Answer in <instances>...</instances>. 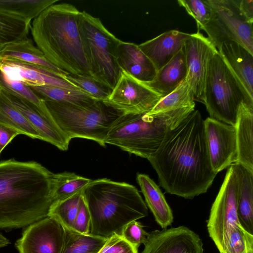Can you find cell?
Listing matches in <instances>:
<instances>
[{
	"mask_svg": "<svg viewBox=\"0 0 253 253\" xmlns=\"http://www.w3.org/2000/svg\"><path fill=\"white\" fill-rule=\"evenodd\" d=\"M147 160L167 193L191 199L207 192L217 174L211 165L199 111L193 110L169 130Z\"/></svg>",
	"mask_w": 253,
	"mask_h": 253,
	"instance_id": "cell-1",
	"label": "cell"
},
{
	"mask_svg": "<svg viewBox=\"0 0 253 253\" xmlns=\"http://www.w3.org/2000/svg\"><path fill=\"white\" fill-rule=\"evenodd\" d=\"M54 173L35 161L0 162V229L25 228L47 216Z\"/></svg>",
	"mask_w": 253,
	"mask_h": 253,
	"instance_id": "cell-2",
	"label": "cell"
},
{
	"mask_svg": "<svg viewBox=\"0 0 253 253\" xmlns=\"http://www.w3.org/2000/svg\"><path fill=\"white\" fill-rule=\"evenodd\" d=\"M80 12L71 4H52L32 21L30 31L52 64L67 74L91 77L80 35Z\"/></svg>",
	"mask_w": 253,
	"mask_h": 253,
	"instance_id": "cell-3",
	"label": "cell"
},
{
	"mask_svg": "<svg viewBox=\"0 0 253 253\" xmlns=\"http://www.w3.org/2000/svg\"><path fill=\"white\" fill-rule=\"evenodd\" d=\"M91 217L90 234L108 238L130 221L148 215L147 206L133 185L108 178L92 180L82 191Z\"/></svg>",
	"mask_w": 253,
	"mask_h": 253,
	"instance_id": "cell-4",
	"label": "cell"
},
{
	"mask_svg": "<svg viewBox=\"0 0 253 253\" xmlns=\"http://www.w3.org/2000/svg\"><path fill=\"white\" fill-rule=\"evenodd\" d=\"M194 108L185 107L154 114L123 115L112 125L105 143L148 159L158 149L167 132Z\"/></svg>",
	"mask_w": 253,
	"mask_h": 253,
	"instance_id": "cell-5",
	"label": "cell"
},
{
	"mask_svg": "<svg viewBox=\"0 0 253 253\" xmlns=\"http://www.w3.org/2000/svg\"><path fill=\"white\" fill-rule=\"evenodd\" d=\"M54 122L71 139L82 138L105 147V139L112 125L122 114L101 101L76 104L43 100Z\"/></svg>",
	"mask_w": 253,
	"mask_h": 253,
	"instance_id": "cell-6",
	"label": "cell"
},
{
	"mask_svg": "<svg viewBox=\"0 0 253 253\" xmlns=\"http://www.w3.org/2000/svg\"><path fill=\"white\" fill-rule=\"evenodd\" d=\"M79 29L91 77L112 90L120 77L118 48L121 40L109 32L99 18L81 11Z\"/></svg>",
	"mask_w": 253,
	"mask_h": 253,
	"instance_id": "cell-7",
	"label": "cell"
},
{
	"mask_svg": "<svg viewBox=\"0 0 253 253\" xmlns=\"http://www.w3.org/2000/svg\"><path fill=\"white\" fill-rule=\"evenodd\" d=\"M253 105L218 52L211 59L205 85L203 103L210 117L235 126L240 104Z\"/></svg>",
	"mask_w": 253,
	"mask_h": 253,
	"instance_id": "cell-8",
	"label": "cell"
},
{
	"mask_svg": "<svg viewBox=\"0 0 253 253\" xmlns=\"http://www.w3.org/2000/svg\"><path fill=\"white\" fill-rule=\"evenodd\" d=\"M211 13L202 29L218 51L222 44L234 42L253 55V27L240 11L237 0H208Z\"/></svg>",
	"mask_w": 253,
	"mask_h": 253,
	"instance_id": "cell-9",
	"label": "cell"
},
{
	"mask_svg": "<svg viewBox=\"0 0 253 253\" xmlns=\"http://www.w3.org/2000/svg\"><path fill=\"white\" fill-rule=\"evenodd\" d=\"M237 176L233 164L227 169L207 220L209 236L220 253L224 251L231 228L240 224L237 215Z\"/></svg>",
	"mask_w": 253,
	"mask_h": 253,
	"instance_id": "cell-10",
	"label": "cell"
},
{
	"mask_svg": "<svg viewBox=\"0 0 253 253\" xmlns=\"http://www.w3.org/2000/svg\"><path fill=\"white\" fill-rule=\"evenodd\" d=\"M163 97L124 71L109 95L102 101L122 115L150 112Z\"/></svg>",
	"mask_w": 253,
	"mask_h": 253,
	"instance_id": "cell-11",
	"label": "cell"
},
{
	"mask_svg": "<svg viewBox=\"0 0 253 253\" xmlns=\"http://www.w3.org/2000/svg\"><path fill=\"white\" fill-rule=\"evenodd\" d=\"M187 74L195 100L202 102L206 78L211 61L218 52L209 39L200 31L191 34L185 43Z\"/></svg>",
	"mask_w": 253,
	"mask_h": 253,
	"instance_id": "cell-12",
	"label": "cell"
},
{
	"mask_svg": "<svg viewBox=\"0 0 253 253\" xmlns=\"http://www.w3.org/2000/svg\"><path fill=\"white\" fill-rule=\"evenodd\" d=\"M64 235V228L47 216L24 228L14 245L19 253H60Z\"/></svg>",
	"mask_w": 253,
	"mask_h": 253,
	"instance_id": "cell-13",
	"label": "cell"
},
{
	"mask_svg": "<svg viewBox=\"0 0 253 253\" xmlns=\"http://www.w3.org/2000/svg\"><path fill=\"white\" fill-rule=\"evenodd\" d=\"M204 126L211 165L217 174L237 161L235 127L210 117L204 120Z\"/></svg>",
	"mask_w": 253,
	"mask_h": 253,
	"instance_id": "cell-14",
	"label": "cell"
},
{
	"mask_svg": "<svg viewBox=\"0 0 253 253\" xmlns=\"http://www.w3.org/2000/svg\"><path fill=\"white\" fill-rule=\"evenodd\" d=\"M141 253H203L199 236L189 228L179 226L148 233Z\"/></svg>",
	"mask_w": 253,
	"mask_h": 253,
	"instance_id": "cell-15",
	"label": "cell"
},
{
	"mask_svg": "<svg viewBox=\"0 0 253 253\" xmlns=\"http://www.w3.org/2000/svg\"><path fill=\"white\" fill-rule=\"evenodd\" d=\"M1 95L17 109L36 129L42 140L47 142L62 151H66L71 139L58 126L44 117L27 101L0 90Z\"/></svg>",
	"mask_w": 253,
	"mask_h": 253,
	"instance_id": "cell-16",
	"label": "cell"
},
{
	"mask_svg": "<svg viewBox=\"0 0 253 253\" xmlns=\"http://www.w3.org/2000/svg\"><path fill=\"white\" fill-rule=\"evenodd\" d=\"M0 70L9 79L21 82L29 87L54 86L82 90L44 69L20 61L0 60Z\"/></svg>",
	"mask_w": 253,
	"mask_h": 253,
	"instance_id": "cell-17",
	"label": "cell"
},
{
	"mask_svg": "<svg viewBox=\"0 0 253 253\" xmlns=\"http://www.w3.org/2000/svg\"><path fill=\"white\" fill-rule=\"evenodd\" d=\"M191 36V34L172 30L138 45L152 62L157 72L184 47Z\"/></svg>",
	"mask_w": 253,
	"mask_h": 253,
	"instance_id": "cell-18",
	"label": "cell"
},
{
	"mask_svg": "<svg viewBox=\"0 0 253 253\" xmlns=\"http://www.w3.org/2000/svg\"><path fill=\"white\" fill-rule=\"evenodd\" d=\"M218 52L242 87L253 99V55L234 42L222 44Z\"/></svg>",
	"mask_w": 253,
	"mask_h": 253,
	"instance_id": "cell-19",
	"label": "cell"
},
{
	"mask_svg": "<svg viewBox=\"0 0 253 253\" xmlns=\"http://www.w3.org/2000/svg\"><path fill=\"white\" fill-rule=\"evenodd\" d=\"M117 61L121 70L141 82H151L156 75L152 62L134 43L121 41Z\"/></svg>",
	"mask_w": 253,
	"mask_h": 253,
	"instance_id": "cell-20",
	"label": "cell"
},
{
	"mask_svg": "<svg viewBox=\"0 0 253 253\" xmlns=\"http://www.w3.org/2000/svg\"><path fill=\"white\" fill-rule=\"evenodd\" d=\"M0 60L20 61L35 65L62 77L67 74L52 64L30 39H26L2 46Z\"/></svg>",
	"mask_w": 253,
	"mask_h": 253,
	"instance_id": "cell-21",
	"label": "cell"
},
{
	"mask_svg": "<svg viewBox=\"0 0 253 253\" xmlns=\"http://www.w3.org/2000/svg\"><path fill=\"white\" fill-rule=\"evenodd\" d=\"M253 105L242 102L239 105L235 127L237 159L240 164L253 172Z\"/></svg>",
	"mask_w": 253,
	"mask_h": 253,
	"instance_id": "cell-22",
	"label": "cell"
},
{
	"mask_svg": "<svg viewBox=\"0 0 253 253\" xmlns=\"http://www.w3.org/2000/svg\"><path fill=\"white\" fill-rule=\"evenodd\" d=\"M187 68L184 47L157 72L154 78L145 83L163 98L172 92L185 79Z\"/></svg>",
	"mask_w": 253,
	"mask_h": 253,
	"instance_id": "cell-23",
	"label": "cell"
},
{
	"mask_svg": "<svg viewBox=\"0 0 253 253\" xmlns=\"http://www.w3.org/2000/svg\"><path fill=\"white\" fill-rule=\"evenodd\" d=\"M136 180L143 193L147 206L157 223L163 229L173 220L172 211L157 184L147 174L137 173Z\"/></svg>",
	"mask_w": 253,
	"mask_h": 253,
	"instance_id": "cell-24",
	"label": "cell"
},
{
	"mask_svg": "<svg viewBox=\"0 0 253 253\" xmlns=\"http://www.w3.org/2000/svg\"><path fill=\"white\" fill-rule=\"evenodd\" d=\"M238 181L237 215L241 225L253 234V172L234 163Z\"/></svg>",
	"mask_w": 253,
	"mask_h": 253,
	"instance_id": "cell-25",
	"label": "cell"
},
{
	"mask_svg": "<svg viewBox=\"0 0 253 253\" xmlns=\"http://www.w3.org/2000/svg\"><path fill=\"white\" fill-rule=\"evenodd\" d=\"M43 100L87 106L97 100L83 90L54 86L29 87Z\"/></svg>",
	"mask_w": 253,
	"mask_h": 253,
	"instance_id": "cell-26",
	"label": "cell"
},
{
	"mask_svg": "<svg viewBox=\"0 0 253 253\" xmlns=\"http://www.w3.org/2000/svg\"><path fill=\"white\" fill-rule=\"evenodd\" d=\"M60 253H98L107 239L91 234H81L65 229Z\"/></svg>",
	"mask_w": 253,
	"mask_h": 253,
	"instance_id": "cell-27",
	"label": "cell"
},
{
	"mask_svg": "<svg viewBox=\"0 0 253 253\" xmlns=\"http://www.w3.org/2000/svg\"><path fill=\"white\" fill-rule=\"evenodd\" d=\"M92 180L73 172L54 173L52 180L53 202L64 200L82 191Z\"/></svg>",
	"mask_w": 253,
	"mask_h": 253,
	"instance_id": "cell-28",
	"label": "cell"
},
{
	"mask_svg": "<svg viewBox=\"0 0 253 253\" xmlns=\"http://www.w3.org/2000/svg\"><path fill=\"white\" fill-rule=\"evenodd\" d=\"M58 0H0V11L32 21Z\"/></svg>",
	"mask_w": 253,
	"mask_h": 253,
	"instance_id": "cell-29",
	"label": "cell"
},
{
	"mask_svg": "<svg viewBox=\"0 0 253 253\" xmlns=\"http://www.w3.org/2000/svg\"><path fill=\"white\" fill-rule=\"evenodd\" d=\"M0 90L27 101L37 108L47 119L55 124L42 99L22 82L9 79L1 70Z\"/></svg>",
	"mask_w": 253,
	"mask_h": 253,
	"instance_id": "cell-30",
	"label": "cell"
},
{
	"mask_svg": "<svg viewBox=\"0 0 253 253\" xmlns=\"http://www.w3.org/2000/svg\"><path fill=\"white\" fill-rule=\"evenodd\" d=\"M195 96L186 77L172 92L163 97L148 114H154L185 107L195 108Z\"/></svg>",
	"mask_w": 253,
	"mask_h": 253,
	"instance_id": "cell-31",
	"label": "cell"
},
{
	"mask_svg": "<svg viewBox=\"0 0 253 253\" xmlns=\"http://www.w3.org/2000/svg\"><path fill=\"white\" fill-rule=\"evenodd\" d=\"M0 124L18 131L20 134L42 140L39 132L27 119L0 93Z\"/></svg>",
	"mask_w": 253,
	"mask_h": 253,
	"instance_id": "cell-32",
	"label": "cell"
},
{
	"mask_svg": "<svg viewBox=\"0 0 253 253\" xmlns=\"http://www.w3.org/2000/svg\"><path fill=\"white\" fill-rule=\"evenodd\" d=\"M31 22L21 17L0 11V45L27 38Z\"/></svg>",
	"mask_w": 253,
	"mask_h": 253,
	"instance_id": "cell-33",
	"label": "cell"
},
{
	"mask_svg": "<svg viewBox=\"0 0 253 253\" xmlns=\"http://www.w3.org/2000/svg\"><path fill=\"white\" fill-rule=\"evenodd\" d=\"M82 191L64 200L54 201L47 216L54 218L64 228L73 230L83 197Z\"/></svg>",
	"mask_w": 253,
	"mask_h": 253,
	"instance_id": "cell-34",
	"label": "cell"
},
{
	"mask_svg": "<svg viewBox=\"0 0 253 253\" xmlns=\"http://www.w3.org/2000/svg\"><path fill=\"white\" fill-rule=\"evenodd\" d=\"M223 253H253V234L240 224L231 229Z\"/></svg>",
	"mask_w": 253,
	"mask_h": 253,
	"instance_id": "cell-35",
	"label": "cell"
},
{
	"mask_svg": "<svg viewBox=\"0 0 253 253\" xmlns=\"http://www.w3.org/2000/svg\"><path fill=\"white\" fill-rule=\"evenodd\" d=\"M62 78L72 84L82 89L97 101H102L111 90L90 77L65 74Z\"/></svg>",
	"mask_w": 253,
	"mask_h": 253,
	"instance_id": "cell-36",
	"label": "cell"
},
{
	"mask_svg": "<svg viewBox=\"0 0 253 253\" xmlns=\"http://www.w3.org/2000/svg\"><path fill=\"white\" fill-rule=\"evenodd\" d=\"M177 2L195 20L198 31L209 21L211 10L208 0H178Z\"/></svg>",
	"mask_w": 253,
	"mask_h": 253,
	"instance_id": "cell-37",
	"label": "cell"
},
{
	"mask_svg": "<svg viewBox=\"0 0 253 253\" xmlns=\"http://www.w3.org/2000/svg\"><path fill=\"white\" fill-rule=\"evenodd\" d=\"M120 235L127 242L138 250L146 241L148 233L140 222L133 220L123 227Z\"/></svg>",
	"mask_w": 253,
	"mask_h": 253,
	"instance_id": "cell-38",
	"label": "cell"
},
{
	"mask_svg": "<svg viewBox=\"0 0 253 253\" xmlns=\"http://www.w3.org/2000/svg\"><path fill=\"white\" fill-rule=\"evenodd\" d=\"M98 253H138L120 234H115L107 240Z\"/></svg>",
	"mask_w": 253,
	"mask_h": 253,
	"instance_id": "cell-39",
	"label": "cell"
},
{
	"mask_svg": "<svg viewBox=\"0 0 253 253\" xmlns=\"http://www.w3.org/2000/svg\"><path fill=\"white\" fill-rule=\"evenodd\" d=\"M90 214L85 202L82 197L73 230L78 233L87 235L90 234Z\"/></svg>",
	"mask_w": 253,
	"mask_h": 253,
	"instance_id": "cell-40",
	"label": "cell"
},
{
	"mask_svg": "<svg viewBox=\"0 0 253 253\" xmlns=\"http://www.w3.org/2000/svg\"><path fill=\"white\" fill-rule=\"evenodd\" d=\"M20 134L16 130L0 124V152L17 135Z\"/></svg>",
	"mask_w": 253,
	"mask_h": 253,
	"instance_id": "cell-41",
	"label": "cell"
},
{
	"mask_svg": "<svg viewBox=\"0 0 253 253\" xmlns=\"http://www.w3.org/2000/svg\"><path fill=\"white\" fill-rule=\"evenodd\" d=\"M237 1L241 12L250 22L253 23V0H237Z\"/></svg>",
	"mask_w": 253,
	"mask_h": 253,
	"instance_id": "cell-42",
	"label": "cell"
},
{
	"mask_svg": "<svg viewBox=\"0 0 253 253\" xmlns=\"http://www.w3.org/2000/svg\"><path fill=\"white\" fill-rule=\"evenodd\" d=\"M10 243V241L0 233V248L7 246Z\"/></svg>",
	"mask_w": 253,
	"mask_h": 253,
	"instance_id": "cell-43",
	"label": "cell"
},
{
	"mask_svg": "<svg viewBox=\"0 0 253 253\" xmlns=\"http://www.w3.org/2000/svg\"><path fill=\"white\" fill-rule=\"evenodd\" d=\"M1 46H2L0 45V47H1Z\"/></svg>",
	"mask_w": 253,
	"mask_h": 253,
	"instance_id": "cell-44",
	"label": "cell"
},
{
	"mask_svg": "<svg viewBox=\"0 0 253 253\" xmlns=\"http://www.w3.org/2000/svg\"><path fill=\"white\" fill-rule=\"evenodd\" d=\"M0 153H1L0 152Z\"/></svg>",
	"mask_w": 253,
	"mask_h": 253,
	"instance_id": "cell-45",
	"label": "cell"
}]
</instances>
